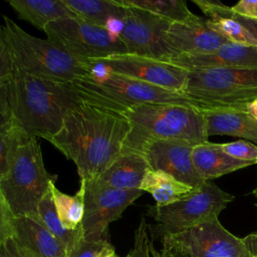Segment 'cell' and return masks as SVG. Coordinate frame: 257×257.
Instances as JSON below:
<instances>
[{
    "label": "cell",
    "mask_w": 257,
    "mask_h": 257,
    "mask_svg": "<svg viewBox=\"0 0 257 257\" xmlns=\"http://www.w3.org/2000/svg\"><path fill=\"white\" fill-rule=\"evenodd\" d=\"M131 130L122 113L82 100L48 142L75 164L80 180L87 181L97 178L123 152Z\"/></svg>",
    "instance_id": "cell-1"
},
{
    "label": "cell",
    "mask_w": 257,
    "mask_h": 257,
    "mask_svg": "<svg viewBox=\"0 0 257 257\" xmlns=\"http://www.w3.org/2000/svg\"><path fill=\"white\" fill-rule=\"evenodd\" d=\"M13 127L47 141L82 99L71 83L33 76L14 68L10 78Z\"/></svg>",
    "instance_id": "cell-2"
},
{
    "label": "cell",
    "mask_w": 257,
    "mask_h": 257,
    "mask_svg": "<svg viewBox=\"0 0 257 257\" xmlns=\"http://www.w3.org/2000/svg\"><path fill=\"white\" fill-rule=\"evenodd\" d=\"M90 65L92 70L89 74L70 82L80 98L88 103L120 113L138 105L152 103H174L199 109L212 108L183 92L114 73L99 63Z\"/></svg>",
    "instance_id": "cell-3"
},
{
    "label": "cell",
    "mask_w": 257,
    "mask_h": 257,
    "mask_svg": "<svg viewBox=\"0 0 257 257\" xmlns=\"http://www.w3.org/2000/svg\"><path fill=\"white\" fill-rule=\"evenodd\" d=\"M3 31L13 66L24 73L70 83L89 74L92 66L66 51L56 42L30 35L14 20L3 16Z\"/></svg>",
    "instance_id": "cell-4"
},
{
    "label": "cell",
    "mask_w": 257,
    "mask_h": 257,
    "mask_svg": "<svg viewBox=\"0 0 257 257\" xmlns=\"http://www.w3.org/2000/svg\"><path fill=\"white\" fill-rule=\"evenodd\" d=\"M16 130L17 141L11 167L0 181V190L15 217L38 218V204L50 185L55 183L56 175L47 172L37 138Z\"/></svg>",
    "instance_id": "cell-5"
},
{
    "label": "cell",
    "mask_w": 257,
    "mask_h": 257,
    "mask_svg": "<svg viewBox=\"0 0 257 257\" xmlns=\"http://www.w3.org/2000/svg\"><path fill=\"white\" fill-rule=\"evenodd\" d=\"M122 114L132 126L125 147L148 140H180L196 145L209 142L204 109L152 103L135 106Z\"/></svg>",
    "instance_id": "cell-6"
},
{
    "label": "cell",
    "mask_w": 257,
    "mask_h": 257,
    "mask_svg": "<svg viewBox=\"0 0 257 257\" xmlns=\"http://www.w3.org/2000/svg\"><path fill=\"white\" fill-rule=\"evenodd\" d=\"M235 197L222 190L213 181H206L189 197L166 206H150L147 214L154 219L149 225L153 239L163 238L194 227L207 220L218 218Z\"/></svg>",
    "instance_id": "cell-7"
},
{
    "label": "cell",
    "mask_w": 257,
    "mask_h": 257,
    "mask_svg": "<svg viewBox=\"0 0 257 257\" xmlns=\"http://www.w3.org/2000/svg\"><path fill=\"white\" fill-rule=\"evenodd\" d=\"M183 93L212 108L247 111L248 105L257 99V68L188 72Z\"/></svg>",
    "instance_id": "cell-8"
},
{
    "label": "cell",
    "mask_w": 257,
    "mask_h": 257,
    "mask_svg": "<svg viewBox=\"0 0 257 257\" xmlns=\"http://www.w3.org/2000/svg\"><path fill=\"white\" fill-rule=\"evenodd\" d=\"M43 31L48 39L86 62L127 53L117 35L77 17L52 21Z\"/></svg>",
    "instance_id": "cell-9"
},
{
    "label": "cell",
    "mask_w": 257,
    "mask_h": 257,
    "mask_svg": "<svg viewBox=\"0 0 257 257\" xmlns=\"http://www.w3.org/2000/svg\"><path fill=\"white\" fill-rule=\"evenodd\" d=\"M163 247L189 257H253L242 238L229 232L213 218L179 233L161 238Z\"/></svg>",
    "instance_id": "cell-10"
},
{
    "label": "cell",
    "mask_w": 257,
    "mask_h": 257,
    "mask_svg": "<svg viewBox=\"0 0 257 257\" xmlns=\"http://www.w3.org/2000/svg\"><path fill=\"white\" fill-rule=\"evenodd\" d=\"M84 184V213L81 231L85 239L108 236V225L120 218L124 210L145 192L141 189H115L98 186L92 181Z\"/></svg>",
    "instance_id": "cell-11"
},
{
    "label": "cell",
    "mask_w": 257,
    "mask_h": 257,
    "mask_svg": "<svg viewBox=\"0 0 257 257\" xmlns=\"http://www.w3.org/2000/svg\"><path fill=\"white\" fill-rule=\"evenodd\" d=\"M125 7L127 11L121 20L118 37L127 53L162 61L172 58L173 54L166 41L172 22L142 9Z\"/></svg>",
    "instance_id": "cell-12"
},
{
    "label": "cell",
    "mask_w": 257,
    "mask_h": 257,
    "mask_svg": "<svg viewBox=\"0 0 257 257\" xmlns=\"http://www.w3.org/2000/svg\"><path fill=\"white\" fill-rule=\"evenodd\" d=\"M196 144L180 140H148L124 147L141 153L151 170L165 172L178 181L199 189L204 182L197 174L192 152Z\"/></svg>",
    "instance_id": "cell-13"
},
{
    "label": "cell",
    "mask_w": 257,
    "mask_h": 257,
    "mask_svg": "<svg viewBox=\"0 0 257 257\" xmlns=\"http://www.w3.org/2000/svg\"><path fill=\"white\" fill-rule=\"evenodd\" d=\"M99 63L108 70L153 85L183 92L188 71L170 62L124 53L89 61Z\"/></svg>",
    "instance_id": "cell-14"
},
{
    "label": "cell",
    "mask_w": 257,
    "mask_h": 257,
    "mask_svg": "<svg viewBox=\"0 0 257 257\" xmlns=\"http://www.w3.org/2000/svg\"><path fill=\"white\" fill-rule=\"evenodd\" d=\"M170 62L188 72L210 69H256L257 47L228 42L207 53L181 54L169 59Z\"/></svg>",
    "instance_id": "cell-15"
},
{
    "label": "cell",
    "mask_w": 257,
    "mask_h": 257,
    "mask_svg": "<svg viewBox=\"0 0 257 257\" xmlns=\"http://www.w3.org/2000/svg\"><path fill=\"white\" fill-rule=\"evenodd\" d=\"M166 41L173 54L172 58L181 54L211 52L228 43L211 30L206 20L200 16L192 21L172 23L167 31Z\"/></svg>",
    "instance_id": "cell-16"
},
{
    "label": "cell",
    "mask_w": 257,
    "mask_h": 257,
    "mask_svg": "<svg viewBox=\"0 0 257 257\" xmlns=\"http://www.w3.org/2000/svg\"><path fill=\"white\" fill-rule=\"evenodd\" d=\"M12 238L27 257H67L66 248L39 218L15 217Z\"/></svg>",
    "instance_id": "cell-17"
},
{
    "label": "cell",
    "mask_w": 257,
    "mask_h": 257,
    "mask_svg": "<svg viewBox=\"0 0 257 257\" xmlns=\"http://www.w3.org/2000/svg\"><path fill=\"white\" fill-rule=\"evenodd\" d=\"M149 170L150 167L141 153L124 149L103 173L87 181L115 189H140Z\"/></svg>",
    "instance_id": "cell-18"
},
{
    "label": "cell",
    "mask_w": 257,
    "mask_h": 257,
    "mask_svg": "<svg viewBox=\"0 0 257 257\" xmlns=\"http://www.w3.org/2000/svg\"><path fill=\"white\" fill-rule=\"evenodd\" d=\"M208 138L215 135L239 137L257 143V118L248 111L231 108L204 109Z\"/></svg>",
    "instance_id": "cell-19"
},
{
    "label": "cell",
    "mask_w": 257,
    "mask_h": 257,
    "mask_svg": "<svg viewBox=\"0 0 257 257\" xmlns=\"http://www.w3.org/2000/svg\"><path fill=\"white\" fill-rule=\"evenodd\" d=\"M192 161L197 174L204 181H212L252 165L228 156L217 147L216 143L210 142L194 147Z\"/></svg>",
    "instance_id": "cell-20"
},
{
    "label": "cell",
    "mask_w": 257,
    "mask_h": 257,
    "mask_svg": "<svg viewBox=\"0 0 257 257\" xmlns=\"http://www.w3.org/2000/svg\"><path fill=\"white\" fill-rule=\"evenodd\" d=\"M8 4L23 19L39 30H44L52 21L76 17L62 0H9Z\"/></svg>",
    "instance_id": "cell-21"
},
{
    "label": "cell",
    "mask_w": 257,
    "mask_h": 257,
    "mask_svg": "<svg viewBox=\"0 0 257 257\" xmlns=\"http://www.w3.org/2000/svg\"><path fill=\"white\" fill-rule=\"evenodd\" d=\"M77 18L104 27L115 20H122L127 8L118 0H62Z\"/></svg>",
    "instance_id": "cell-22"
},
{
    "label": "cell",
    "mask_w": 257,
    "mask_h": 257,
    "mask_svg": "<svg viewBox=\"0 0 257 257\" xmlns=\"http://www.w3.org/2000/svg\"><path fill=\"white\" fill-rule=\"evenodd\" d=\"M140 189L151 194L158 206H166L183 200L197 190L165 172L151 169L145 175Z\"/></svg>",
    "instance_id": "cell-23"
},
{
    "label": "cell",
    "mask_w": 257,
    "mask_h": 257,
    "mask_svg": "<svg viewBox=\"0 0 257 257\" xmlns=\"http://www.w3.org/2000/svg\"><path fill=\"white\" fill-rule=\"evenodd\" d=\"M50 192L56 213L68 230H78L81 228V223L84 213V184L80 181L78 191L73 195H67L55 186V183L50 185Z\"/></svg>",
    "instance_id": "cell-24"
},
{
    "label": "cell",
    "mask_w": 257,
    "mask_h": 257,
    "mask_svg": "<svg viewBox=\"0 0 257 257\" xmlns=\"http://www.w3.org/2000/svg\"><path fill=\"white\" fill-rule=\"evenodd\" d=\"M37 215L43 225L63 244L68 253L73 249L76 243L83 237L81 228L78 230H68L61 223L49 191L43 196L37 207Z\"/></svg>",
    "instance_id": "cell-25"
},
{
    "label": "cell",
    "mask_w": 257,
    "mask_h": 257,
    "mask_svg": "<svg viewBox=\"0 0 257 257\" xmlns=\"http://www.w3.org/2000/svg\"><path fill=\"white\" fill-rule=\"evenodd\" d=\"M123 6L135 7L162 17L172 23L188 22L199 16L191 12L182 0H118Z\"/></svg>",
    "instance_id": "cell-26"
},
{
    "label": "cell",
    "mask_w": 257,
    "mask_h": 257,
    "mask_svg": "<svg viewBox=\"0 0 257 257\" xmlns=\"http://www.w3.org/2000/svg\"><path fill=\"white\" fill-rule=\"evenodd\" d=\"M208 27L228 42L257 47V39L240 23L229 17H216L206 20Z\"/></svg>",
    "instance_id": "cell-27"
},
{
    "label": "cell",
    "mask_w": 257,
    "mask_h": 257,
    "mask_svg": "<svg viewBox=\"0 0 257 257\" xmlns=\"http://www.w3.org/2000/svg\"><path fill=\"white\" fill-rule=\"evenodd\" d=\"M201 10L202 12L211 18L216 17H229L236 20L243 27H245L256 39H257V20L247 18L241 15H238L232 11V8L224 5L220 1H212V0H192Z\"/></svg>",
    "instance_id": "cell-28"
},
{
    "label": "cell",
    "mask_w": 257,
    "mask_h": 257,
    "mask_svg": "<svg viewBox=\"0 0 257 257\" xmlns=\"http://www.w3.org/2000/svg\"><path fill=\"white\" fill-rule=\"evenodd\" d=\"M115 252L108 236L99 239L81 238L67 257H106Z\"/></svg>",
    "instance_id": "cell-29"
},
{
    "label": "cell",
    "mask_w": 257,
    "mask_h": 257,
    "mask_svg": "<svg viewBox=\"0 0 257 257\" xmlns=\"http://www.w3.org/2000/svg\"><path fill=\"white\" fill-rule=\"evenodd\" d=\"M216 145L222 152L234 159L248 162L252 165L257 164V146L249 141L239 140L236 142Z\"/></svg>",
    "instance_id": "cell-30"
},
{
    "label": "cell",
    "mask_w": 257,
    "mask_h": 257,
    "mask_svg": "<svg viewBox=\"0 0 257 257\" xmlns=\"http://www.w3.org/2000/svg\"><path fill=\"white\" fill-rule=\"evenodd\" d=\"M10 79L0 81V135H7L13 128Z\"/></svg>",
    "instance_id": "cell-31"
},
{
    "label": "cell",
    "mask_w": 257,
    "mask_h": 257,
    "mask_svg": "<svg viewBox=\"0 0 257 257\" xmlns=\"http://www.w3.org/2000/svg\"><path fill=\"white\" fill-rule=\"evenodd\" d=\"M16 141L17 130L15 127L7 135H0V181L7 176L10 170Z\"/></svg>",
    "instance_id": "cell-32"
},
{
    "label": "cell",
    "mask_w": 257,
    "mask_h": 257,
    "mask_svg": "<svg viewBox=\"0 0 257 257\" xmlns=\"http://www.w3.org/2000/svg\"><path fill=\"white\" fill-rule=\"evenodd\" d=\"M153 240L151 238L149 224L145 217L140 221V224L135 232L134 248L128 253L130 257H151V244Z\"/></svg>",
    "instance_id": "cell-33"
},
{
    "label": "cell",
    "mask_w": 257,
    "mask_h": 257,
    "mask_svg": "<svg viewBox=\"0 0 257 257\" xmlns=\"http://www.w3.org/2000/svg\"><path fill=\"white\" fill-rule=\"evenodd\" d=\"M14 214L0 190V244L5 243L13 237Z\"/></svg>",
    "instance_id": "cell-34"
},
{
    "label": "cell",
    "mask_w": 257,
    "mask_h": 257,
    "mask_svg": "<svg viewBox=\"0 0 257 257\" xmlns=\"http://www.w3.org/2000/svg\"><path fill=\"white\" fill-rule=\"evenodd\" d=\"M14 70L9 46L3 31V27L0 25V81L9 80L12 77Z\"/></svg>",
    "instance_id": "cell-35"
},
{
    "label": "cell",
    "mask_w": 257,
    "mask_h": 257,
    "mask_svg": "<svg viewBox=\"0 0 257 257\" xmlns=\"http://www.w3.org/2000/svg\"><path fill=\"white\" fill-rule=\"evenodd\" d=\"M231 8L238 15L257 20V0H241Z\"/></svg>",
    "instance_id": "cell-36"
},
{
    "label": "cell",
    "mask_w": 257,
    "mask_h": 257,
    "mask_svg": "<svg viewBox=\"0 0 257 257\" xmlns=\"http://www.w3.org/2000/svg\"><path fill=\"white\" fill-rule=\"evenodd\" d=\"M0 257H27L17 246L13 238L0 244Z\"/></svg>",
    "instance_id": "cell-37"
},
{
    "label": "cell",
    "mask_w": 257,
    "mask_h": 257,
    "mask_svg": "<svg viewBox=\"0 0 257 257\" xmlns=\"http://www.w3.org/2000/svg\"><path fill=\"white\" fill-rule=\"evenodd\" d=\"M151 255L153 257H189L188 255H186L180 251H177V250H174L171 248H167V247H163L162 250L159 251L154 247L153 242L151 244Z\"/></svg>",
    "instance_id": "cell-38"
},
{
    "label": "cell",
    "mask_w": 257,
    "mask_h": 257,
    "mask_svg": "<svg viewBox=\"0 0 257 257\" xmlns=\"http://www.w3.org/2000/svg\"><path fill=\"white\" fill-rule=\"evenodd\" d=\"M242 239L252 256L257 257V232L250 233Z\"/></svg>",
    "instance_id": "cell-39"
},
{
    "label": "cell",
    "mask_w": 257,
    "mask_h": 257,
    "mask_svg": "<svg viewBox=\"0 0 257 257\" xmlns=\"http://www.w3.org/2000/svg\"><path fill=\"white\" fill-rule=\"evenodd\" d=\"M247 111L253 115L255 118H257V99L254 100L252 103H250L247 107Z\"/></svg>",
    "instance_id": "cell-40"
},
{
    "label": "cell",
    "mask_w": 257,
    "mask_h": 257,
    "mask_svg": "<svg viewBox=\"0 0 257 257\" xmlns=\"http://www.w3.org/2000/svg\"><path fill=\"white\" fill-rule=\"evenodd\" d=\"M106 257H123V256H119V255H117L115 252H113V253H111V254L107 255ZM124 257H130V256H128V255H126V256H124Z\"/></svg>",
    "instance_id": "cell-41"
},
{
    "label": "cell",
    "mask_w": 257,
    "mask_h": 257,
    "mask_svg": "<svg viewBox=\"0 0 257 257\" xmlns=\"http://www.w3.org/2000/svg\"><path fill=\"white\" fill-rule=\"evenodd\" d=\"M252 194L254 195V196H256L257 197V188L255 189V190H253V192H252Z\"/></svg>",
    "instance_id": "cell-42"
}]
</instances>
